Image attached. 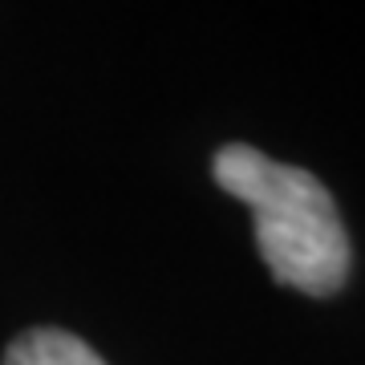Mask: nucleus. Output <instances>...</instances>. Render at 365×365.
<instances>
[{
	"label": "nucleus",
	"instance_id": "obj_2",
	"mask_svg": "<svg viewBox=\"0 0 365 365\" xmlns=\"http://www.w3.org/2000/svg\"><path fill=\"white\" fill-rule=\"evenodd\" d=\"M4 365H106L98 353L73 333L61 329H29L9 345Z\"/></svg>",
	"mask_w": 365,
	"mask_h": 365
},
{
	"label": "nucleus",
	"instance_id": "obj_1",
	"mask_svg": "<svg viewBox=\"0 0 365 365\" xmlns=\"http://www.w3.org/2000/svg\"><path fill=\"white\" fill-rule=\"evenodd\" d=\"M215 182L252 207L256 248L288 288L329 297L349 276V235L337 203L309 170L276 163L248 143H227L211 163Z\"/></svg>",
	"mask_w": 365,
	"mask_h": 365
}]
</instances>
